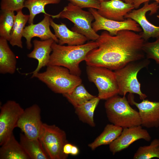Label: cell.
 Masks as SVG:
<instances>
[{
  "mask_svg": "<svg viewBox=\"0 0 159 159\" xmlns=\"http://www.w3.org/2000/svg\"><path fill=\"white\" fill-rule=\"evenodd\" d=\"M73 4L81 8H93L99 9L100 2L97 0H67Z\"/></svg>",
  "mask_w": 159,
  "mask_h": 159,
  "instance_id": "4dcf8cb0",
  "label": "cell"
},
{
  "mask_svg": "<svg viewBox=\"0 0 159 159\" xmlns=\"http://www.w3.org/2000/svg\"><path fill=\"white\" fill-rule=\"evenodd\" d=\"M79 150L77 147L73 145L70 154L73 156L77 155L79 153Z\"/></svg>",
  "mask_w": 159,
  "mask_h": 159,
  "instance_id": "836d02e7",
  "label": "cell"
},
{
  "mask_svg": "<svg viewBox=\"0 0 159 159\" xmlns=\"http://www.w3.org/2000/svg\"><path fill=\"white\" fill-rule=\"evenodd\" d=\"M141 8L133 9L129 12L125 18H130L137 22L141 27L143 31L139 34L145 42L150 38L159 37V26L152 24L147 19L146 14L150 11L149 15H152L157 12L159 9V4L155 1L149 4V1L144 3Z\"/></svg>",
  "mask_w": 159,
  "mask_h": 159,
  "instance_id": "30bf717a",
  "label": "cell"
},
{
  "mask_svg": "<svg viewBox=\"0 0 159 159\" xmlns=\"http://www.w3.org/2000/svg\"><path fill=\"white\" fill-rule=\"evenodd\" d=\"M72 145V144L68 143L65 144L63 148L64 153L68 155L69 154H70Z\"/></svg>",
  "mask_w": 159,
  "mask_h": 159,
  "instance_id": "d6a6232c",
  "label": "cell"
},
{
  "mask_svg": "<svg viewBox=\"0 0 159 159\" xmlns=\"http://www.w3.org/2000/svg\"><path fill=\"white\" fill-rule=\"evenodd\" d=\"M34 77L44 83L54 92L62 94L71 92L82 83L79 76L71 74L67 68L59 66L48 65L45 71L37 73L32 78Z\"/></svg>",
  "mask_w": 159,
  "mask_h": 159,
  "instance_id": "3957f363",
  "label": "cell"
},
{
  "mask_svg": "<svg viewBox=\"0 0 159 159\" xmlns=\"http://www.w3.org/2000/svg\"><path fill=\"white\" fill-rule=\"evenodd\" d=\"M29 17V15L24 14L22 10L17 12L9 41L12 46L23 48L21 38L25 25L28 21Z\"/></svg>",
  "mask_w": 159,
  "mask_h": 159,
  "instance_id": "603a6c76",
  "label": "cell"
},
{
  "mask_svg": "<svg viewBox=\"0 0 159 159\" xmlns=\"http://www.w3.org/2000/svg\"><path fill=\"white\" fill-rule=\"evenodd\" d=\"M134 9L133 4L127 3L121 0H110L100 2L97 11L105 18L122 21L125 19V16Z\"/></svg>",
  "mask_w": 159,
  "mask_h": 159,
  "instance_id": "2e32d148",
  "label": "cell"
},
{
  "mask_svg": "<svg viewBox=\"0 0 159 159\" xmlns=\"http://www.w3.org/2000/svg\"><path fill=\"white\" fill-rule=\"evenodd\" d=\"M38 139L50 159H66L68 155L63 152L68 143L65 132L54 125L43 123Z\"/></svg>",
  "mask_w": 159,
  "mask_h": 159,
  "instance_id": "ba28073f",
  "label": "cell"
},
{
  "mask_svg": "<svg viewBox=\"0 0 159 159\" xmlns=\"http://www.w3.org/2000/svg\"><path fill=\"white\" fill-rule=\"evenodd\" d=\"M86 73L89 80L94 83L100 100H107L118 94L119 89L115 73L106 67L87 65Z\"/></svg>",
  "mask_w": 159,
  "mask_h": 159,
  "instance_id": "52a82bcc",
  "label": "cell"
},
{
  "mask_svg": "<svg viewBox=\"0 0 159 159\" xmlns=\"http://www.w3.org/2000/svg\"><path fill=\"white\" fill-rule=\"evenodd\" d=\"M141 125L123 128L120 135L109 145L110 151L114 155L127 148L134 142L140 139L150 142L151 137Z\"/></svg>",
  "mask_w": 159,
  "mask_h": 159,
  "instance_id": "4fadbf2b",
  "label": "cell"
},
{
  "mask_svg": "<svg viewBox=\"0 0 159 159\" xmlns=\"http://www.w3.org/2000/svg\"><path fill=\"white\" fill-rule=\"evenodd\" d=\"M82 9L70 2L59 13L51 16L53 19H68L74 24L72 30L83 34L87 40L96 41L100 35L92 28V22L95 20L94 17L89 11Z\"/></svg>",
  "mask_w": 159,
  "mask_h": 159,
  "instance_id": "8992f818",
  "label": "cell"
},
{
  "mask_svg": "<svg viewBox=\"0 0 159 159\" xmlns=\"http://www.w3.org/2000/svg\"><path fill=\"white\" fill-rule=\"evenodd\" d=\"M95 41L98 47L87 55L85 61L87 65L115 71L130 62L145 58L143 47L145 42L134 31L121 30L112 36L104 31Z\"/></svg>",
  "mask_w": 159,
  "mask_h": 159,
  "instance_id": "6da1fadb",
  "label": "cell"
},
{
  "mask_svg": "<svg viewBox=\"0 0 159 159\" xmlns=\"http://www.w3.org/2000/svg\"><path fill=\"white\" fill-rule=\"evenodd\" d=\"M123 129L122 127L112 124H108L101 134L88 146L94 150L100 146L110 145L120 135Z\"/></svg>",
  "mask_w": 159,
  "mask_h": 159,
  "instance_id": "7402d4cb",
  "label": "cell"
},
{
  "mask_svg": "<svg viewBox=\"0 0 159 159\" xmlns=\"http://www.w3.org/2000/svg\"><path fill=\"white\" fill-rule=\"evenodd\" d=\"M61 0H26L24 3V7L27 8L29 12L28 21L29 24L33 23L35 16L41 13L48 14L45 11V6L48 4H58Z\"/></svg>",
  "mask_w": 159,
  "mask_h": 159,
  "instance_id": "d4e9b609",
  "label": "cell"
},
{
  "mask_svg": "<svg viewBox=\"0 0 159 159\" xmlns=\"http://www.w3.org/2000/svg\"><path fill=\"white\" fill-rule=\"evenodd\" d=\"M98 0L100 2H102L109 1H110V0Z\"/></svg>",
  "mask_w": 159,
  "mask_h": 159,
  "instance_id": "d590c367",
  "label": "cell"
},
{
  "mask_svg": "<svg viewBox=\"0 0 159 159\" xmlns=\"http://www.w3.org/2000/svg\"><path fill=\"white\" fill-rule=\"evenodd\" d=\"M151 0L154 1L159 4V0H134L133 4L135 9H137L142 4Z\"/></svg>",
  "mask_w": 159,
  "mask_h": 159,
  "instance_id": "1f68e13d",
  "label": "cell"
},
{
  "mask_svg": "<svg viewBox=\"0 0 159 159\" xmlns=\"http://www.w3.org/2000/svg\"><path fill=\"white\" fill-rule=\"evenodd\" d=\"M62 95L75 108L96 97L90 93L82 83L75 87L71 92Z\"/></svg>",
  "mask_w": 159,
  "mask_h": 159,
  "instance_id": "cb8c5ba5",
  "label": "cell"
},
{
  "mask_svg": "<svg viewBox=\"0 0 159 159\" xmlns=\"http://www.w3.org/2000/svg\"><path fill=\"white\" fill-rule=\"evenodd\" d=\"M100 100L98 96H96L84 104L75 108V112L79 119H80L93 108H96Z\"/></svg>",
  "mask_w": 159,
  "mask_h": 159,
  "instance_id": "f1b7e54d",
  "label": "cell"
},
{
  "mask_svg": "<svg viewBox=\"0 0 159 159\" xmlns=\"http://www.w3.org/2000/svg\"><path fill=\"white\" fill-rule=\"evenodd\" d=\"M150 63L148 59H143L130 62L124 67L115 70L119 89L118 94L125 96L127 93L136 94L141 100L147 96L140 90V84L137 79L138 72Z\"/></svg>",
  "mask_w": 159,
  "mask_h": 159,
  "instance_id": "5b68a950",
  "label": "cell"
},
{
  "mask_svg": "<svg viewBox=\"0 0 159 159\" xmlns=\"http://www.w3.org/2000/svg\"><path fill=\"white\" fill-rule=\"evenodd\" d=\"M159 158V139L155 138L148 145L140 146L134 154V159Z\"/></svg>",
  "mask_w": 159,
  "mask_h": 159,
  "instance_id": "484cf974",
  "label": "cell"
},
{
  "mask_svg": "<svg viewBox=\"0 0 159 159\" xmlns=\"http://www.w3.org/2000/svg\"><path fill=\"white\" fill-rule=\"evenodd\" d=\"M132 94L128 95V101L135 105L138 110L141 125L147 128L159 127V102H153L143 99L140 103L135 102Z\"/></svg>",
  "mask_w": 159,
  "mask_h": 159,
  "instance_id": "5bb4252c",
  "label": "cell"
},
{
  "mask_svg": "<svg viewBox=\"0 0 159 159\" xmlns=\"http://www.w3.org/2000/svg\"><path fill=\"white\" fill-rule=\"evenodd\" d=\"M25 0H1V10L16 11L22 10L24 7Z\"/></svg>",
  "mask_w": 159,
  "mask_h": 159,
  "instance_id": "f546056e",
  "label": "cell"
},
{
  "mask_svg": "<svg viewBox=\"0 0 159 159\" xmlns=\"http://www.w3.org/2000/svg\"><path fill=\"white\" fill-rule=\"evenodd\" d=\"M1 11L0 15V36L9 41L15 15L14 11Z\"/></svg>",
  "mask_w": 159,
  "mask_h": 159,
  "instance_id": "4316f807",
  "label": "cell"
},
{
  "mask_svg": "<svg viewBox=\"0 0 159 159\" xmlns=\"http://www.w3.org/2000/svg\"><path fill=\"white\" fill-rule=\"evenodd\" d=\"M51 47L52 53L48 65L64 67L71 74L80 76L81 72L80 63L85 60L88 53L97 48L98 44L95 41H91L80 45L64 46L54 42Z\"/></svg>",
  "mask_w": 159,
  "mask_h": 159,
  "instance_id": "7a4b0ae2",
  "label": "cell"
},
{
  "mask_svg": "<svg viewBox=\"0 0 159 159\" xmlns=\"http://www.w3.org/2000/svg\"><path fill=\"white\" fill-rule=\"evenodd\" d=\"M143 50L147 59H153L156 63L159 64V37L153 42H145Z\"/></svg>",
  "mask_w": 159,
  "mask_h": 159,
  "instance_id": "83f0119b",
  "label": "cell"
},
{
  "mask_svg": "<svg viewBox=\"0 0 159 159\" xmlns=\"http://www.w3.org/2000/svg\"><path fill=\"white\" fill-rule=\"evenodd\" d=\"M126 3L130 4H133L134 0H123Z\"/></svg>",
  "mask_w": 159,
  "mask_h": 159,
  "instance_id": "e575fe53",
  "label": "cell"
},
{
  "mask_svg": "<svg viewBox=\"0 0 159 159\" xmlns=\"http://www.w3.org/2000/svg\"><path fill=\"white\" fill-rule=\"evenodd\" d=\"M50 21L54 34L58 39V43L61 45L65 44L69 46L80 45L84 44L87 40L83 34L69 29L64 24H57L51 18Z\"/></svg>",
  "mask_w": 159,
  "mask_h": 159,
  "instance_id": "ac0fdd59",
  "label": "cell"
},
{
  "mask_svg": "<svg viewBox=\"0 0 159 159\" xmlns=\"http://www.w3.org/2000/svg\"><path fill=\"white\" fill-rule=\"evenodd\" d=\"M54 42L52 39L45 40L34 39L33 41V49L27 55V56L29 58L37 59L38 62V64L34 70L29 73L32 74L31 77L32 78L35 74L39 72L43 67L48 65L50 54L52 51V45Z\"/></svg>",
  "mask_w": 159,
  "mask_h": 159,
  "instance_id": "e0dca14e",
  "label": "cell"
},
{
  "mask_svg": "<svg viewBox=\"0 0 159 159\" xmlns=\"http://www.w3.org/2000/svg\"><path fill=\"white\" fill-rule=\"evenodd\" d=\"M24 109L14 100H9L0 107V145L13 133L17 122Z\"/></svg>",
  "mask_w": 159,
  "mask_h": 159,
  "instance_id": "9c48e42d",
  "label": "cell"
},
{
  "mask_svg": "<svg viewBox=\"0 0 159 159\" xmlns=\"http://www.w3.org/2000/svg\"><path fill=\"white\" fill-rule=\"evenodd\" d=\"M125 96L116 95L106 100L105 103L108 120L123 128L141 125L139 112L130 105Z\"/></svg>",
  "mask_w": 159,
  "mask_h": 159,
  "instance_id": "277c9868",
  "label": "cell"
},
{
  "mask_svg": "<svg viewBox=\"0 0 159 159\" xmlns=\"http://www.w3.org/2000/svg\"><path fill=\"white\" fill-rule=\"evenodd\" d=\"M7 41L4 38L0 37V73L12 74L16 70V59Z\"/></svg>",
  "mask_w": 159,
  "mask_h": 159,
  "instance_id": "d6986e66",
  "label": "cell"
},
{
  "mask_svg": "<svg viewBox=\"0 0 159 159\" xmlns=\"http://www.w3.org/2000/svg\"><path fill=\"white\" fill-rule=\"evenodd\" d=\"M1 146L0 159H30L13 133Z\"/></svg>",
  "mask_w": 159,
  "mask_h": 159,
  "instance_id": "ffe728a7",
  "label": "cell"
},
{
  "mask_svg": "<svg viewBox=\"0 0 159 159\" xmlns=\"http://www.w3.org/2000/svg\"><path fill=\"white\" fill-rule=\"evenodd\" d=\"M19 143L30 159H50L39 139H31L23 133H21Z\"/></svg>",
  "mask_w": 159,
  "mask_h": 159,
  "instance_id": "44dd1931",
  "label": "cell"
},
{
  "mask_svg": "<svg viewBox=\"0 0 159 159\" xmlns=\"http://www.w3.org/2000/svg\"><path fill=\"white\" fill-rule=\"evenodd\" d=\"M52 15L44 14L42 20L37 24L33 23L25 27L23 33V37L26 39V47L30 49L32 47V39L34 37H38L41 40L49 39H53L58 43V39L50 30V20Z\"/></svg>",
  "mask_w": 159,
  "mask_h": 159,
  "instance_id": "9a60e30c",
  "label": "cell"
},
{
  "mask_svg": "<svg viewBox=\"0 0 159 159\" xmlns=\"http://www.w3.org/2000/svg\"><path fill=\"white\" fill-rule=\"evenodd\" d=\"M43 123L40 108L38 105L35 104L24 110L16 127L19 128L28 138L35 139H38Z\"/></svg>",
  "mask_w": 159,
  "mask_h": 159,
  "instance_id": "7c38bea8",
  "label": "cell"
},
{
  "mask_svg": "<svg viewBox=\"0 0 159 159\" xmlns=\"http://www.w3.org/2000/svg\"><path fill=\"white\" fill-rule=\"evenodd\" d=\"M88 10L94 17L95 21L92 23V26L96 32L99 30H105L110 35L115 36L121 30H128L140 32L142 31L140 25L131 18H127L122 21H115L102 16L96 9L90 8Z\"/></svg>",
  "mask_w": 159,
  "mask_h": 159,
  "instance_id": "8fae6325",
  "label": "cell"
}]
</instances>
